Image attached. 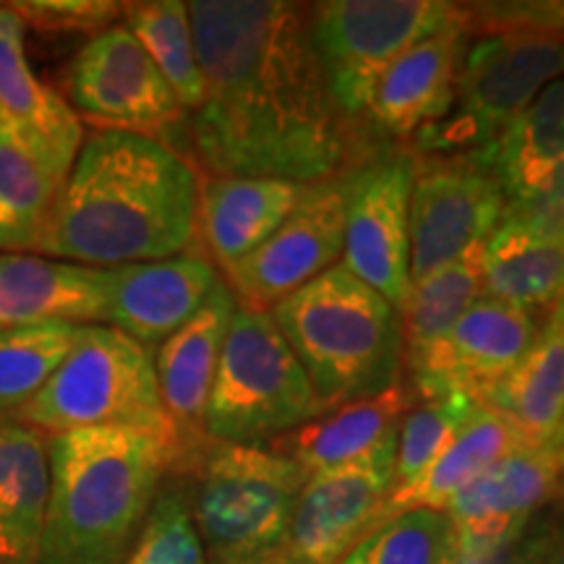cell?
I'll list each match as a JSON object with an SVG mask.
<instances>
[{"instance_id": "cell-25", "label": "cell", "mask_w": 564, "mask_h": 564, "mask_svg": "<svg viewBox=\"0 0 564 564\" xmlns=\"http://www.w3.org/2000/svg\"><path fill=\"white\" fill-rule=\"evenodd\" d=\"M484 405L505 415L525 444H552L564 421V295L539 327L523 361Z\"/></svg>"}, {"instance_id": "cell-15", "label": "cell", "mask_w": 564, "mask_h": 564, "mask_svg": "<svg viewBox=\"0 0 564 564\" xmlns=\"http://www.w3.org/2000/svg\"><path fill=\"white\" fill-rule=\"evenodd\" d=\"M539 327L535 314L481 295L421 369L411 373L413 394L426 400L442 392H465L476 403H484L523 361Z\"/></svg>"}, {"instance_id": "cell-44", "label": "cell", "mask_w": 564, "mask_h": 564, "mask_svg": "<svg viewBox=\"0 0 564 564\" xmlns=\"http://www.w3.org/2000/svg\"><path fill=\"white\" fill-rule=\"evenodd\" d=\"M562 13H564V3H562Z\"/></svg>"}, {"instance_id": "cell-11", "label": "cell", "mask_w": 564, "mask_h": 564, "mask_svg": "<svg viewBox=\"0 0 564 564\" xmlns=\"http://www.w3.org/2000/svg\"><path fill=\"white\" fill-rule=\"evenodd\" d=\"M70 110L95 131H123L165 141L186 121L171 84L126 24L95 34L66 74Z\"/></svg>"}, {"instance_id": "cell-32", "label": "cell", "mask_w": 564, "mask_h": 564, "mask_svg": "<svg viewBox=\"0 0 564 564\" xmlns=\"http://www.w3.org/2000/svg\"><path fill=\"white\" fill-rule=\"evenodd\" d=\"M82 324L45 322L0 333V415H17L51 382Z\"/></svg>"}, {"instance_id": "cell-30", "label": "cell", "mask_w": 564, "mask_h": 564, "mask_svg": "<svg viewBox=\"0 0 564 564\" xmlns=\"http://www.w3.org/2000/svg\"><path fill=\"white\" fill-rule=\"evenodd\" d=\"M484 291L531 314L552 312L564 295V246L533 241L499 223L484 243Z\"/></svg>"}, {"instance_id": "cell-26", "label": "cell", "mask_w": 564, "mask_h": 564, "mask_svg": "<svg viewBox=\"0 0 564 564\" xmlns=\"http://www.w3.org/2000/svg\"><path fill=\"white\" fill-rule=\"evenodd\" d=\"M520 444H525L523 436L514 432V426L505 415L478 403L465 426L449 442V447L415 481L392 489L382 507V514H379V523L411 510L447 512L449 502L463 486H468L489 465L512 453Z\"/></svg>"}, {"instance_id": "cell-19", "label": "cell", "mask_w": 564, "mask_h": 564, "mask_svg": "<svg viewBox=\"0 0 564 564\" xmlns=\"http://www.w3.org/2000/svg\"><path fill=\"white\" fill-rule=\"evenodd\" d=\"M562 489L552 447L520 444L455 494L447 507L457 539L486 541L523 533Z\"/></svg>"}, {"instance_id": "cell-23", "label": "cell", "mask_w": 564, "mask_h": 564, "mask_svg": "<svg viewBox=\"0 0 564 564\" xmlns=\"http://www.w3.org/2000/svg\"><path fill=\"white\" fill-rule=\"evenodd\" d=\"M74 165L0 112V251L34 253Z\"/></svg>"}, {"instance_id": "cell-6", "label": "cell", "mask_w": 564, "mask_h": 564, "mask_svg": "<svg viewBox=\"0 0 564 564\" xmlns=\"http://www.w3.org/2000/svg\"><path fill=\"white\" fill-rule=\"evenodd\" d=\"M17 419L45 436L133 429L181 447L162 405L152 350L110 324H82L66 361Z\"/></svg>"}, {"instance_id": "cell-42", "label": "cell", "mask_w": 564, "mask_h": 564, "mask_svg": "<svg viewBox=\"0 0 564 564\" xmlns=\"http://www.w3.org/2000/svg\"><path fill=\"white\" fill-rule=\"evenodd\" d=\"M262 564H278V562H274V560H272V556H270V560H264Z\"/></svg>"}, {"instance_id": "cell-18", "label": "cell", "mask_w": 564, "mask_h": 564, "mask_svg": "<svg viewBox=\"0 0 564 564\" xmlns=\"http://www.w3.org/2000/svg\"><path fill=\"white\" fill-rule=\"evenodd\" d=\"M236 308L238 303L223 280L207 306L183 324L178 333L158 345L154 373H158L162 405L181 440L183 457L178 468L209 442L204 434V413H207L212 382H215L223 343Z\"/></svg>"}, {"instance_id": "cell-7", "label": "cell", "mask_w": 564, "mask_h": 564, "mask_svg": "<svg viewBox=\"0 0 564 564\" xmlns=\"http://www.w3.org/2000/svg\"><path fill=\"white\" fill-rule=\"evenodd\" d=\"M322 413L306 371L270 312L238 306L204 413L207 440L272 442Z\"/></svg>"}, {"instance_id": "cell-40", "label": "cell", "mask_w": 564, "mask_h": 564, "mask_svg": "<svg viewBox=\"0 0 564 564\" xmlns=\"http://www.w3.org/2000/svg\"><path fill=\"white\" fill-rule=\"evenodd\" d=\"M533 554H535V531H533V520H531V523H528V531H525L523 549H520L514 564H533Z\"/></svg>"}, {"instance_id": "cell-27", "label": "cell", "mask_w": 564, "mask_h": 564, "mask_svg": "<svg viewBox=\"0 0 564 564\" xmlns=\"http://www.w3.org/2000/svg\"><path fill=\"white\" fill-rule=\"evenodd\" d=\"M0 112L47 147L76 160L84 126L66 97L42 84L26 55V26L9 6H0Z\"/></svg>"}, {"instance_id": "cell-29", "label": "cell", "mask_w": 564, "mask_h": 564, "mask_svg": "<svg viewBox=\"0 0 564 564\" xmlns=\"http://www.w3.org/2000/svg\"><path fill=\"white\" fill-rule=\"evenodd\" d=\"M484 291V243L465 251L453 264L415 280L405 306L400 308L403 327V361L408 371H419L457 319Z\"/></svg>"}, {"instance_id": "cell-43", "label": "cell", "mask_w": 564, "mask_h": 564, "mask_svg": "<svg viewBox=\"0 0 564 564\" xmlns=\"http://www.w3.org/2000/svg\"><path fill=\"white\" fill-rule=\"evenodd\" d=\"M560 494H564V476H562V489H560Z\"/></svg>"}, {"instance_id": "cell-8", "label": "cell", "mask_w": 564, "mask_h": 564, "mask_svg": "<svg viewBox=\"0 0 564 564\" xmlns=\"http://www.w3.org/2000/svg\"><path fill=\"white\" fill-rule=\"evenodd\" d=\"M560 79L564 40L531 30L481 34L463 55L453 110L415 137V154L486 150L549 84Z\"/></svg>"}, {"instance_id": "cell-41", "label": "cell", "mask_w": 564, "mask_h": 564, "mask_svg": "<svg viewBox=\"0 0 564 564\" xmlns=\"http://www.w3.org/2000/svg\"><path fill=\"white\" fill-rule=\"evenodd\" d=\"M549 447H552V453L556 455V460H560L562 476H564V421H562L560 432H556V436L552 440V444H549Z\"/></svg>"}, {"instance_id": "cell-9", "label": "cell", "mask_w": 564, "mask_h": 564, "mask_svg": "<svg viewBox=\"0 0 564 564\" xmlns=\"http://www.w3.org/2000/svg\"><path fill=\"white\" fill-rule=\"evenodd\" d=\"M442 0H329L308 6V32L335 100L366 126L371 95L400 55L460 19Z\"/></svg>"}, {"instance_id": "cell-10", "label": "cell", "mask_w": 564, "mask_h": 564, "mask_svg": "<svg viewBox=\"0 0 564 564\" xmlns=\"http://www.w3.org/2000/svg\"><path fill=\"white\" fill-rule=\"evenodd\" d=\"M507 196L489 152L415 154L411 188V280L453 264L486 243L502 220Z\"/></svg>"}, {"instance_id": "cell-33", "label": "cell", "mask_w": 564, "mask_h": 564, "mask_svg": "<svg viewBox=\"0 0 564 564\" xmlns=\"http://www.w3.org/2000/svg\"><path fill=\"white\" fill-rule=\"evenodd\" d=\"M453 541L455 528L447 512L411 510L382 520L340 564H444Z\"/></svg>"}, {"instance_id": "cell-4", "label": "cell", "mask_w": 564, "mask_h": 564, "mask_svg": "<svg viewBox=\"0 0 564 564\" xmlns=\"http://www.w3.org/2000/svg\"><path fill=\"white\" fill-rule=\"evenodd\" d=\"M270 316L306 371L324 413L400 382V312L343 264L288 295L270 308Z\"/></svg>"}, {"instance_id": "cell-39", "label": "cell", "mask_w": 564, "mask_h": 564, "mask_svg": "<svg viewBox=\"0 0 564 564\" xmlns=\"http://www.w3.org/2000/svg\"><path fill=\"white\" fill-rule=\"evenodd\" d=\"M533 564H564V512L533 518Z\"/></svg>"}, {"instance_id": "cell-2", "label": "cell", "mask_w": 564, "mask_h": 564, "mask_svg": "<svg viewBox=\"0 0 564 564\" xmlns=\"http://www.w3.org/2000/svg\"><path fill=\"white\" fill-rule=\"evenodd\" d=\"M199 192L196 167L167 141L91 131L34 253L91 270L178 257L199 236Z\"/></svg>"}, {"instance_id": "cell-34", "label": "cell", "mask_w": 564, "mask_h": 564, "mask_svg": "<svg viewBox=\"0 0 564 564\" xmlns=\"http://www.w3.org/2000/svg\"><path fill=\"white\" fill-rule=\"evenodd\" d=\"M476 405V400L465 392H442L408 411L398 429L394 489L415 481L449 447Z\"/></svg>"}, {"instance_id": "cell-16", "label": "cell", "mask_w": 564, "mask_h": 564, "mask_svg": "<svg viewBox=\"0 0 564 564\" xmlns=\"http://www.w3.org/2000/svg\"><path fill=\"white\" fill-rule=\"evenodd\" d=\"M220 282L217 267L194 251L116 267L108 270L105 324L152 350L194 319Z\"/></svg>"}, {"instance_id": "cell-5", "label": "cell", "mask_w": 564, "mask_h": 564, "mask_svg": "<svg viewBox=\"0 0 564 564\" xmlns=\"http://www.w3.org/2000/svg\"><path fill=\"white\" fill-rule=\"evenodd\" d=\"M175 474H192L188 507L209 564H262L291 528L306 474L262 444L207 442Z\"/></svg>"}, {"instance_id": "cell-28", "label": "cell", "mask_w": 564, "mask_h": 564, "mask_svg": "<svg viewBox=\"0 0 564 564\" xmlns=\"http://www.w3.org/2000/svg\"><path fill=\"white\" fill-rule=\"evenodd\" d=\"M486 152L507 202L544 192L564 167V79L549 84Z\"/></svg>"}, {"instance_id": "cell-3", "label": "cell", "mask_w": 564, "mask_h": 564, "mask_svg": "<svg viewBox=\"0 0 564 564\" xmlns=\"http://www.w3.org/2000/svg\"><path fill=\"white\" fill-rule=\"evenodd\" d=\"M51 497L37 564H123L181 447L133 429L47 436Z\"/></svg>"}, {"instance_id": "cell-1", "label": "cell", "mask_w": 564, "mask_h": 564, "mask_svg": "<svg viewBox=\"0 0 564 564\" xmlns=\"http://www.w3.org/2000/svg\"><path fill=\"white\" fill-rule=\"evenodd\" d=\"M188 6L204 102L188 131L209 175L301 186L343 178L377 158L352 121L308 32V6L285 0H194Z\"/></svg>"}, {"instance_id": "cell-20", "label": "cell", "mask_w": 564, "mask_h": 564, "mask_svg": "<svg viewBox=\"0 0 564 564\" xmlns=\"http://www.w3.org/2000/svg\"><path fill=\"white\" fill-rule=\"evenodd\" d=\"M108 270L0 251V333L45 322L105 324Z\"/></svg>"}, {"instance_id": "cell-31", "label": "cell", "mask_w": 564, "mask_h": 564, "mask_svg": "<svg viewBox=\"0 0 564 564\" xmlns=\"http://www.w3.org/2000/svg\"><path fill=\"white\" fill-rule=\"evenodd\" d=\"M123 24L141 42L162 79L171 84L183 110H199L204 102V76L196 58L188 6L181 0L123 3Z\"/></svg>"}, {"instance_id": "cell-24", "label": "cell", "mask_w": 564, "mask_h": 564, "mask_svg": "<svg viewBox=\"0 0 564 564\" xmlns=\"http://www.w3.org/2000/svg\"><path fill=\"white\" fill-rule=\"evenodd\" d=\"M47 436L0 415V564H37L51 497Z\"/></svg>"}, {"instance_id": "cell-12", "label": "cell", "mask_w": 564, "mask_h": 564, "mask_svg": "<svg viewBox=\"0 0 564 564\" xmlns=\"http://www.w3.org/2000/svg\"><path fill=\"white\" fill-rule=\"evenodd\" d=\"M348 196L350 173L308 183L285 223L243 262L225 272V285L238 306L270 312L306 282L333 270L343 257Z\"/></svg>"}, {"instance_id": "cell-37", "label": "cell", "mask_w": 564, "mask_h": 564, "mask_svg": "<svg viewBox=\"0 0 564 564\" xmlns=\"http://www.w3.org/2000/svg\"><path fill=\"white\" fill-rule=\"evenodd\" d=\"M499 223L510 225L512 230L523 232L533 241L564 246V192L552 188L528 199L507 202Z\"/></svg>"}, {"instance_id": "cell-21", "label": "cell", "mask_w": 564, "mask_h": 564, "mask_svg": "<svg viewBox=\"0 0 564 564\" xmlns=\"http://www.w3.org/2000/svg\"><path fill=\"white\" fill-rule=\"evenodd\" d=\"M301 183L209 175L199 192V236L223 272H230L285 223Z\"/></svg>"}, {"instance_id": "cell-17", "label": "cell", "mask_w": 564, "mask_h": 564, "mask_svg": "<svg viewBox=\"0 0 564 564\" xmlns=\"http://www.w3.org/2000/svg\"><path fill=\"white\" fill-rule=\"evenodd\" d=\"M465 21L447 24L400 55L373 89L366 123L373 133L408 141L453 110L465 55Z\"/></svg>"}, {"instance_id": "cell-13", "label": "cell", "mask_w": 564, "mask_h": 564, "mask_svg": "<svg viewBox=\"0 0 564 564\" xmlns=\"http://www.w3.org/2000/svg\"><path fill=\"white\" fill-rule=\"evenodd\" d=\"M413 154H377L350 173L343 267L394 308L411 295Z\"/></svg>"}, {"instance_id": "cell-38", "label": "cell", "mask_w": 564, "mask_h": 564, "mask_svg": "<svg viewBox=\"0 0 564 564\" xmlns=\"http://www.w3.org/2000/svg\"><path fill=\"white\" fill-rule=\"evenodd\" d=\"M525 531L514 535H502V539H486V541L457 539L455 535L453 552H449L447 562L444 564H514L520 549H523Z\"/></svg>"}, {"instance_id": "cell-35", "label": "cell", "mask_w": 564, "mask_h": 564, "mask_svg": "<svg viewBox=\"0 0 564 564\" xmlns=\"http://www.w3.org/2000/svg\"><path fill=\"white\" fill-rule=\"evenodd\" d=\"M123 564H209L181 484L162 481Z\"/></svg>"}, {"instance_id": "cell-36", "label": "cell", "mask_w": 564, "mask_h": 564, "mask_svg": "<svg viewBox=\"0 0 564 564\" xmlns=\"http://www.w3.org/2000/svg\"><path fill=\"white\" fill-rule=\"evenodd\" d=\"M24 26L42 32H95L118 24L123 3L112 0H13L6 3Z\"/></svg>"}, {"instance_id": "cell-14", "label": "cell", "mask_w": 564, "mask_h": 564, "mask_svg": "<svg viewBox=\"0 0 564 564\" xmlns=\"http://www.w3.org/2000/svg\"><path fill=\"white\" fill-rule=\"evenodd\" d=\"M394 453L398 434L361 460L308 478L295 502L285 541L272 560L278 564H340L379 523L394 489Z\"/></svg>"}, {"instance_id": "cell-22", "label": "cell", "mask_w": 564, "mask_h": 564, "mask_svg": "<svg viewBox=\"0 0 564 564\" xmlns=\"http://www.w3.org/2000/svg\"><path fill=\"white\" fill-rule=\"evenodd\" d=\"M413 403V390L398 382L373 398L352 400L335 411L316 415L291 434L272 440L270 449L293 460L306 478L319 476L324 470L361 460L384 440L398 434L400 421Z\"/></svg>"}]
</instances>
